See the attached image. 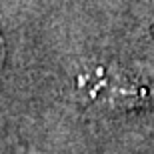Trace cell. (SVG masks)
<instances>
[{"label":"cell","instance_id":"cell-2","mask_svg":"<svg viewBox=\"0 0 154 154\" xmlns=\"http://www.w3.org/2000/svg\"><path fill=\"white\" fill-rule=\"evenodd\" d=\"M2 58H4V48H2V40H0V68H2Z\"/></svg>","mask_w":154,"mask_h":154},{"label":"cell","instance_id":"cell-1","mask_svg":"<svg viewBox=\"0 0 154 154\" xmlns=\"http://www.w3.org/2000/svg\"><path fill=\"white\" fill-rule=\"evenodd\" d=\"M76 92L80 98L98 106L140 108L148 100V92L114 66H92L76 76Z\"/></svg>","mask_w":154,"mask_h":154}]
</instances>
